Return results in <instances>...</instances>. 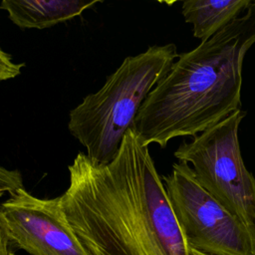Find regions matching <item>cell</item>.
Instances as JSON below:
<instances>
[{
  "label": "cell",
  "mask_w": 255,
  "mask_h": 255,
  "mask_svg": "<svg viewBox=\"0 0 255 255\" xmlns=\"http://www.w3.org/2000/svg\"><path fill=\"white\" fill-rule=\"evenodd\" d=\"M69 173L62 205L92 255H190L148 146L132 127L110 163L80 152Z\"/></svg>",
  "instance_id": "6da1fadb"
},
{
  "label": "cell",
  "mask_w": 255,
  "mask_h": 255,
  "mask_svg": "<svg viewBox=\"0 0 255 255\" xmlns=\"http://www.w3.org/2000/svg\"><path fill=\"white\" fill-rule=\"evenodd\" d=\"M255 44V1L245 13L177 56L150 91L132 128L142 144L165 147L195 136L241 107L242 65Z\"/></svg>",
  "instance_id": "7a4b0ae2"
},
{
  "label": "cell",
  "mask_w": 255,
  "mask_h": 255,
  "mask_svg": "<svg viewBox=\"0 0 255 255\" xmlns=\"http://www.w3.org/2000/svg\"><path fill=\"white\" fill-rule=\"evenodd\" d=\"M177 56L175 45L166 44L126 58L100 91L70 112L69 130L90 159L108 164L116 157L140 106Z\"/></svg>",
  "instance_id": "3957f363"
},
{
  "label": "cell",
  "mask_w": 255,
  "mask_h": 255,
  "mask_svg": "<svg viewBox=\"0 0 255 255\" xmlns=\"http://www.w3.org/2000/svg\"><path fill=\"white\" fill-rule=\"evenodd\" d=\"M162 179L188 248L207 255H255V223L225 208L200 185L187 162L174 163Z\"/></svg>",
  "instance_id": "277c9868"
},
{
  "label": "cell",
  "mask_w": 255,
  "mask_h": 255,
  "mask_svg": "<svg viewBox=\"0 0 255 255\" xmlns=\"http://www.w3.org/2000/svg\"><path fill=\"white\" fill-rule=\"evenodd\" d=\"M246 113L235 111L196 134L174 151L179 161L191 163L195 177L232 214L255 223V177L244 164L238 138Z\"/></svg>",
  "instance_id": "5b68a950"
},
{
  "label": "cell",
  "mask_w": 255,
  "mask_h": 255,
  "mask_svg": "<svg viewBox=\"0 0 255 255\" xmlns=\"http://www.w3.org/2000/svg\"><path fill=\"white\" fill-rule=\"evenodd\" d=\"M0 204L10 243L29 255H92L70 225L61 196L39 198L21 187Z\"/></svg>",
  "instance_id": "8992f818"
},
{
  "label": "cell",
  "mask_w": 255,
  "mask_h": 255,
  "mask_svg": "<svg viewBox=\"0 0 255 255\" xmlns=\"http://www.w3.org/2000/svg\"><path fill=\"white\" fill-rule=\"evenodd\" d=\"M106 0H2L0 9L20 28L44 29L70 20Z\"/></svg>",
  "instance_id": "52a82bcc"
},
{
  "label": "cell",
  "mask_w": 255,
  "mask_h": 255,
  "mask_svg": "<svg viewBox=\"0 0 255 255\" xmlns=\"http://www.w3.org/2000/svg\"><path fill=\"white\" fill-rule=\"evenodd\" d=\"M254 0H183L182 15L200 41L241 16Z\"/></svg>",
  "instance_id": "ba28073f"
},
{
  "label": "cell",
  "mask_w": 255,
  "mask_h": 255,
  "mask_svg": "<svg viewBox=\"0 0 255 255\" xmlns=\"http://www.w3.org/2000/svg\"><path fill=\"white\" fill-rule=\"evenodd\" d=\"M23 187L21 173L16 169H7L0 166V189L5 193H12Z\"/></svg>",
  "instance_id": "9c48e42d"
},
{
  "label": "cell",
  "mask_w": 255,
  "mask_h": 255,
  "mask_svg": "<svg viewBox=\"0 0 255 255\" xmlns=\"http://www.w3.org/2000/svg\"><path fill=\"white\" fill-rule=\"evenodd\" d=\"M24 64H16L11 57L0 48V81L17 77Z\"/></svg>",
  "instance_id": "30bf717a"
},
{
  "label": "cell",
  "mask_w": 255,
  "mask_h": 255,
  "mask_svg": "<svg viewBox=\"0 0 255 255\" xmlns=\"http://www.w3.org/2000/svg\"><path fill=\"white\" fill-rule=\"evenodd\" d=\"M9 244H10V240H9L5 225L0 217V255H10Z\"/></svg>",
  "instance_id": "8fae6325"
},
{
  "label": "cell",
  "mask_w": 255,
  "mask_h": 255,
  "mask_svg": "<svg viewBox=\"0 0 255 255\" xmlns=\"http://www.w3.org/2000/svg\"><path fill=\"white\" fill-rule=\"evenodd\" d=\"M155 1H157V2H159V3H165V4H167V5H172V4H174L175 2L183 1V0H155Z\"/></svg>",
  "instance_id": "7c38bea8"
},
{
  "label": "cell",
  "mask_w": 255,
  "mask_h": 255,
  "mask_svg": "<svg viewBox=\"0 0 255 255\" xmlns=\"http://www.w3.org/2000/svg\"><path fill=\"white\" fill-rule=\"evenodd\" d=\"M189 254H190V255H207V254H204V253H202V252H199V251L194 250V249H191V248H189Z\"/></svg>",
  "instance_id": "4fadbf2b"
},
{
  "label": "cell",
  "mask_w": 255,
  "mask_h": 255,
  "mask_svg": "<svg viewBox=\"0 0 255 255\" xmlns=\"http://www.w3.org/2000/svg\"><path fill=\"white\" fill-rule=\"evenodd\" d=\"M3 194H5V192H4V191H2V190L0 189V197H1V196H3Z\"/></svg>",
  "instance_id": "5bb4252c"
},
{
  "label": "cell",
  "mask_w": 255,
  "mask_h": 255,
  "mask_svg": "<svg viewBox=\"0 0 255 255\" xmlns=\"http://www.w3.org/2000/svg\"><path fill=\"white\" fill-rule=\"evenodd\" d=\"M10 255H16V254H14V253H10Z\"/></svg>",
  "instance_id": "9a60e30c"
}]
</instances>
